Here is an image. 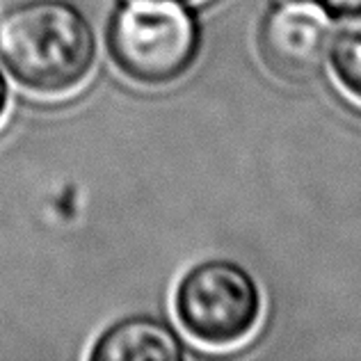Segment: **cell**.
I'll use <instances>...</instances> for the list:
<instances>
[{"label": "cell", "instance_id": "obj_9", "mask_svg": "<svg viewBox=\"0 0 361 361\" xmlns=\"http://www.w3.org/2000/svg\"><path fill=\"white\" fill-rule=\"evenodd\" d=\"M293 3H316V0H293Z\"/></svg>", "mask_w": 361, "mask_h": 361}, {"label": "cell", "instance_id": "obj_1", "mask_svg": "<svg viewBox=\"0 0 361 361\" xmlns=\"http://www.w3.org/2000/svg\"><path fill=\"white\" fill-rule=\"evenodd\" d=\"M0 60L23 87L58 97L87 80L97 62V35L66 0H27L0 23Z\"/></svg>", "mask_w": 361, "mask_h": 361}, {"label": "cell", "instance_id": "obj_2", "mask_svg": "<svg viewBox=\"0 0 361 361\" xmlns=\"http://www.w3.org/2000/svg\"><path fill=\"white\" fill-rule=\"evenodd\" d=\"M202 32L176 0H128L108 27V51L117 69L145 87H163L190 71Z\"/></svg>", "mask_w": 361, "mask_h": 361}, {"label": "cell", "instance_id": "obj_5", "mask_svg": "<svg viewBox=\"0 0 361 361\" xmlns=\"http://www.w3.org/2000/svg\"><path fill=\"white\" fill-rule=\"evenodd\" d=\"M185 345L169 322L154 316H128L94 341L92 361H180Z\"/></svg>", "mask_w": 361, "mask_h": 361}, {"label": "cell", "instance_id": "obj_6", "mask_svg": "<svg viewBox=\"0 0 361 361\" xmlns=\"http://www.w3.org/2000/svg\"><path fill=\"white\" fill-rule=\"evenodd\" d=\"M327 60L341 87L361 103V12H355L331 35Z\"/></svg>", "mask_w": 361, "mask_h": 361}, {"label": "cell", "instance_id": "obj_4", "mask_svg": "<svg viewBox=\"0 0 361 361\" xmlns=\"http://www.w3.org/2000/svg\"><path fill=\"white\" fill-rule=\"evenodd\" d=\"M329 25L322 9L311 3L272 7L259 27V55L272 75L304 85L318 78L329 51Z\"/></svg>", "mask_w": 361, "mask_h": 361}, {"label": "cell", "instance_id": "obj_8", "mask_svg": "<svg viewBox=\"0 0 361 361\" xmlns=\"http://www.w3.org/2000/svg\"><path fill=\"white\" fill-rule=\"evenodd\" d=\"M7 101H9V90H7L5 75L0 73V119H3L7 112Z\"/></svg>", "mask_w": 361, "mask_h": 361}, {"label": "cell", "instance_id": "obj_7", "mask_svg": "<svg viewBox=\"0 0 361 361\" xmlns=\"http://www.w3.org/2000/svg\"><path fill=\"white\" fill-rule=\"evenodd\" d=\"M316 3L325 9V12L336 14V16L361 12V0H316Z\"/></svg>", "mask_w": 361, "mask_h": 361}, {"label": "cell", "instance_id": "obj_3", "mask_svg": "<svg viewBox=\"0 0 361 361\" xmlns=\"http://www.w3.org/2000/svg\"><path fill=\"white\" fill-rule=\"evenodd\" d=\"M261 311L259 283L233 261L197 263L178 279L174 290V313L180 327L197 343L211 348L245 341L259 325Z\"/></svg>", "mask_w": 361, "mask_h": 361}]
</instances>
